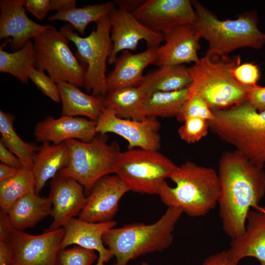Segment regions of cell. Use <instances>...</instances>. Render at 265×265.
Listing matches in <instances>:
<instances>
[{"instance_id": "cell-1", "label": "cell", "mask_w": 265, "mask_h": 265, "mask_svg": "<svg viewBox=\"0 0 265 265\" xmlns=\"http://www.w3.org/2000/svg\"><path fill=\"white\" fill-rule=\"evenodd\" d=\"M221 186L219 215L225 233L231 239L241 236L251 209L261 210L265 195V172L235 150L226 151L218 163Z\"/></svg>"}, {"instance_id": "cell-2", "label": "cell", "mask_w": 265, "mask_h": 265, "mask_svg": "<svg viewBox=\"0 0 265 265\" xmlns=\"http://www.w3.org/2000/svg\"><path fill=\"white\" fill-rule=\"evenodd\" d=\"M169 179L175 186L165 181L159 194L168 207L181 209L191 217H200L218 204L221 186L218 172L213 168L186 161L177 166Z\"/></svg>"}, {"instance_id": "cell-3", "label": "cell", "mask_w": 265, "mask_h": 265, "mask_svg": "<svg viewBox=\"0 0 265 265\" xmlns=\"http://www.w3.org/2000/svg\"><path fill=\"white\" fill-rule=\"evenodd\" d=\"M183 213L181 209L168 207L153 224L134 223L107 230L103 239L116 258L113 265H127L139 256L167 248L173 242L175 225Z\"/></svg>"}, {"instance_id": "cell-4", "label": "cell", "mask_w": 265, "mask_h": 265, "mask_svg": "<svg viewBox=\"0 0 265 265\" xmlns=\"http://www.w3.org/2000/svg\"><path fill=\"white\" fill-rule=\"evenodd\" d=\"M240 63L239 55L206 53L197 62L187 68L192 79L190 94L202 96L212 110L226 108L246 101L251 86L240 83L233 74Z\"/></svg>"}, {"instance_id": "cell-5", "label": "cell", "mask_w": 265, "mask_h": 265, "mask_svg": "<svg viewBox=\"0 0 265 265\" xmlns=\"http://www.w3.org/2000/svg\"><path fill=\"white\" fill-rule=\"evenodd\" d=\"M212 111L214 118L208 121L210 130L254 164L264 168L265 111H257L247 101Z\"/></svg>"}, {"instance_id": "cell-6", "label": "cell", "mask_w": 265, "mask_h": 265, "mask_svg": "<svg viewBox=\"0 0 265 265\" xmlns=\"http://www.w3.org/2000/svg\"><path fill=\"white\" fill-rule=\"evenodd\" d=\"M192 3L197 15L193 25L209 43L206 53L228 55L241 48L260 49L265 45V33L258 27L256 11L239 14L235 20H221L200 2Z\"/></svg>"}, {"instance_id": "cell-7", "label": "cell", "mask_w": 265, "mask_h": 265, "mask_svg": "<svg viewBox=\"0 0 265 265\" xmlns=\"http://www.w3.org/2000/svg\"><path fill=\"white\" fill-rule=\"evenodd\" d=\"M108 138L106 134L97 133L89 142L66 141L69 161L58 173L75 179L90 191L101 178L114 173L115 161L121 151L117 143H108Z\"/></svg>"}, {"instance_id": "cell-8", "label": "cell", "mask_w": 265, "mask_h": 265, "mask_svg": "<svg viewBox=\"0 0 265 265\" xmlns=\"http://www.w3.org/2000/svg\"><path fill=\"white\" fill-rule=\"evenodd\" d=\"M90 34L82 37L74 31L69 24L60 31L77 48V58L87 66L83 86L95 96H104L107 92L106 64L110 54L112 43L109 16L96 23Z\"/></svg>"}, {"instance_id": "cell-9", "label": "cell", "mask_w": 265, "mask_h": 265, "mask_svg": "<svg viewBox=\"0 0 265 265\" xmlns=\"http://www.w3.org/2000/svg\"><path fill=\"white\" fill-rule=\"evenodd\" d=\"M177 165L159 151L142 149L120 152L114 165V174L130 191L159 195L165 179L169 178Z\"/></svg>"}, {"instance_id": "cell-10", "label": "cell", "mask_w": 265, "mask_h": 265, "mask_svg": "<svg viewBox=\"0 0 265 265\" xmlns=\"http://www.w3.org/2000/svg\"><path fill=\"white\" fill-rule=\"evenodd\" d=\"M69 40L54 26L33 39L35 68L46 71L56 83L83 86L87 66L73 54Z\"/></svg>"}, {"instance_id": "cell-11", "label": "cell", "mask_w": 265, "mask_h": 265, "mask_svg": "<svg viewBox=\"0 0 265 265\" xmlns=\"http://www.w3.org/2000/svg\"><path fill=\"white\" fill-rule=\"evenodd\" d=\"M64 233L63 227L36 235L12 228L6 241L8 265H56Z\"/></svg>"}, {"instance_id": "cell-12", "label": "cell", "mask_w": 265, "mask_h": 265, "mask_svg": "<svg viewBox=\"0 0 265 265\" xmlns=\"http://www.w3.org/2000/svg\"><path fill=\"white\" fill-rule=\"evenodd\" d=\"M96 122L97 133L117 134L128 142V149L159 151L160 147V124L157 118L146 117L141 120L122 118L104 108Z\"/></svg>"}, {"instance_id": "cell-13", "label": "cell", "mask_w": 265, "mask_h": 265, "mask_svg": "<svg viewBox=\"0 0 265 265\" xmlns=\"http://www.w3.org/2000/svg\"><path fill=\"white\" fill-rule=\"evenodd\" d=\"M109 15L111 25L110 37L112 47L107 64H114L117 54L124 51H135L141 40L146 42L147 48L159 47L164 40L162 33L151 30L134 16L133 11L118 6Z\"/></svg>"}, {"instance_id": "cell-14", "label": "cell", "mask_w": 265, "mask_h": 265, "mask_svg": "<svg viewBox=\"0 0 265 265\" xmlns=\"http://www.w3.org/2000/svg\"><path fill=\"white\" fill-rule=\"evenodd\" d=\"M145 26L162 34L181 26L193 25L197 15L189 0H147L133 11Z\"/></svg>"}, {"instance_id": "cell-15", "label": "cell", "mask_w": 265, "mask_h": 265, "mask_svg": "<svg viewBox=\"0 0 265 265\" xmlns=\"http://www.w3.org/2000/svg\"><path fill=\"white\" fill-rule=\"evenodd\" d=\"M129 191V187L117 175L110 174L103 177L90 190L78 218L92 223L113 220L120 199Z\"/></svg>"}, {"instance_id": "cell-16", "label": "cell", "mask_w": 265, "mask_h": 265, "mask_svg": "<svg viewBox=\"0 0 265 265\" xmlns=\"http://www.w3.org/2000/svg\"><path fill=\"white\" fill-rule=\"evenodd\" d=\"M83 188L75 179L59 173L52 179L48 197L52 204L53 221L48 230L62 228L79 215L86 202Z\"/></svg>"}, {"instance_id": "cell-17", "label": "cell", "mask_w": 265, "mask_h": 265, "mask_svg": "<svg viewBox=\"0 0 265 265\" xmlns=\"http://www.w3.org/2000/svg\"><path fill=\"white\" fill-rule=\"evenodd\" d=\"M22 0H0V39L11 37L9 47L15 51L52 27L37 24L26 15Z\"/></svg>"}, {"instance_id": "cell-18", "label": "cell", "mask_w": 265, "mask_h": 265, "mask_svg": "<svg viewBox=\"0 0 265 265\" xmlns=\"http://www.w3.org/2000/svg\"><path fill=\"white\" fill-rule=\"evenodd\" d=\"M163 35L165 42L157 49L155 65H181L199 60L197 53L201 38L193 25L181 26Z\"/></svg>"}, {"instance_id": "cell-19", "label": "cell", "mask_w": 265, "mask_h": 265, "mask_svg": "<svg viewBox=\"0 0 265 265\" xmlns=\"http://www.w3.org/2000/svg\"><path fill=\"white\" fill-rule=\"evenodd\" d=\"M96 124V121L80 117L49 116L37 122L33 134L36 140L41 143L58 144L70 139L89 142L97 134Z\"/></svg>"}, {"instance_id": "cell-20", "label": "cell", "mask_w": 265, "mask_h": 265, "mask_svg": "<svg viewBox=\"0 0 265 265\" xmlns=\"http://www.w3.org/2000/svg\"><path fill=\"white\" fill-rule=\"evenodd\" d=\"M116 224V222L114 220L92 223L74 218L63 227L64 233L60 250L76 244L97 251L98 258L95 265H105L114 257V255L105 247L103 235L107 230L115 227Z\"/></svg>"}, {"instance_id": "cell-21", "label": "cell", "mask_w": 265, "mask_h": 265, "mask_svg": "<svg viewBox=\"0 0 265 265\" xmlns=\"http://www.w3.org/2000/svg\"><path fill=\"white\" fill-rule=\"evenodd\" d=\"M228 250L238 262L253 257L259 261V265H265V206L261 210L249 211L244 233L231 239Z\"/></svg>"}, {"instance_id": "cell-22", "label": "cell", "mask_w": 265, "mask_h": 265, "mask_svg": "<svg viewBox=\"0 0 265 265\" xmlns=\"http://www.w3.org/2000/svg\"><path fill=\"white\" fill-rule=\"evenodd\" d=\"M158 47L147 48L137 53L130 51L122 52L115 60L113 70L107 76V91L114 88L138 86L143 78L145 68L155 64Z\"/></svg>"}, {"instance_id": "cell-23", "label": "cell", "mask_w": 265, "mask_h": 265, "mask_svg": "<svg viewBox=\"0 0 265 265\" xmlns=\"http://www.w3.org/2000/svg\"><path fill=\"white\" fill-rule=\"evenodd\" d=\"M66 142L55 144L43 142L32 158V172L35 180V193L38 194L46 183L53 178L69 161Z\"/></svg>"}, {"instance_id": "cell-24", "label": "cell", "mask_w": 265, "mask_h": 265, "mask_svg": "<svg viewBox=\"0 0 265 265\" xmlns=\"http://www.w3.org/2000/svg\"><path fill=\"white\" fill-rule=\"evenodd\" d=\"M62 104V115L85 116L97 121L104 108L103 96L88 95L68 82L57 83Z\"/></svg>"}, {"instance_id": "cell-25", "label": "cell", "mask_w": 265, "mask_h": 265, "mask_svg": "<svg viewBox=\"0 0 265 265\" xmlns=\"http://www.w3.org/2000/svg\"><path fill=\"white\" fill-rule=\"evenodd\" d=\"M52 204L49 197H42L34 192L17 200L7 212L13 228L23 231L34 227L51 215Z\"/></svg>"}, {"instance_id": "cell-26", "label": "cell", "mask_w": 265, "mask_h": 265, "mask_svg": "<svg viewBox=\"0 0 265 265\" xmlns=\"http://www.w3.org/2000/svg\"><path fill=\"white\" fill-rule=\"evenodd\" d=\"M192 82L184 65L162 66L143 76L139 86L146 96L156 92H171L189 87Z\"/></svg>"}, {"instance_id": "cell-27", "label": "cell", "mask_w": 265, "mask_h": 265, "mask_svg": "<svg viewBox=\"0 0 265 265\" xmlns=\"http://www.w3.org/2000/svg\"><path fill=\"white\" fill-rule=\"evenodd\" d=\"M146 96L139 86L112 88L103 96L104 107L120 118L141 120L146 118L142 113Z\"/></svg>"}, {"instance_id": "cell-28", "label": "cell", "mask_w": 265, "mask_h": 265, "mask_svg": "<svg viewBox=\"0 0 265 265\" xmlns=\"http://www.w3.org/2000/svg\"><path fill=\"white\" fill-rule=\"evenodd\" d=\"M189 87L175 91L156 92L146 96L143 104V115L177 117L189 98Z\"/></svg>"}, {"instance_id": "cell-29", "label": "cell", "mask_w": 265, "mask_h": 265, "mask_svg": "<svg viewBox=\"0 0 265 265\" xmlns=\"http://www.w3.org/2000/svg\"><path fill=\"white\" fill-rule=\"evenodd\" d=\"M115 8L114 2L85 5L56 12L50 16L49 21L61 20L67 22L74 29L83 35L88 25L95 23L108 16Z\"/></svg>"}, {"instance_id": "cell-30", "label": "cell", "mask_w": 265, "mask_h": 265, "mask_svg": "<svg viewBox=\"0 0 265 265\" xmlns=\"http://www.w3.org/2000/svg\"><path fill=\"white\" fill-rule=\"evenodd\" d=\"M14 116L0 110V141L20 160L23 168L32 170V158L38 146L24 141L16 133L13 127Z\"/></svg>"}, {"instance_id": "cell-31", "label": "cell", "mask_w": 265, "mask_h": 265, "mask_svg": "<svg viewBox=\"0 0 265 265\" xmlns=\"http://www.w3.org/2000/svg\"><path fill=\"white\" fill-rule=\"evenodd\" d=\"M0 47V72L10 74L21 82L27 83L29 74L35 68V52L33 42L29 40L23 47L13 53Z\"/></svg>"}, {"instance_id": "cell-32", "label": "cell", "mask_w": 265, "mask_h": 265, "mask_svg": "<svg viewBox=\"0 0 265 265\" xmlns=\"http://www.w3.org/2000/svg\"><path fill=\"white\" fill-rule=\"evenodd\" d=\"M35 192V180L32 170L19 169L13 177L0 181V211L7 213L19 199Z\"/></svg>"}, {"instance_id": "cell-33", "label": "cell", "mask_w": 265, "mask_h": 265, "mask_svg": "<svg viewBox=\"0 0 265 265\" xmlns=\"http://www.w3.org/2000/svg\"><path fill=\"white\" fill-rule=\"evenodd\" d=\"M98 258L96 251L77 245L60 250L56 265H92Z\"/></svg>"}, {"instance_id": "cell-34", "label": "cell", "mask_w": 265, "mask_h": 265, "mask_svg": "<svg viewBox=\"0 0 265 265\" xmlns=\"http://www.w3.org/2000/svg\"><path fill=\"white\" fill-rule=\"evenodd\" d=\"M192 117L200 118L208 121L214 118L212 111L206 100L196 93L190 94L183 108L176 118L178 121L183 122L186 119Z\"/></svg>"}, {"instance_id": "cell-35", "label": "cell", "mask_w": 265, "mask_h": 265, "mask_svg": "<svg viewBox=\"0 0 265 265\" xmlns=\"http://www.w3.org/2000/svg\"><path fill=\"white\" fill-rule=\"evenodd\" d=\"M183 122L178 133L181 139L188 143L199 141L206 136L210 130L209 121L204 119L192 117Z\"/></svg>"}, {"instance_id": "cell-36", "label": "cell", "mask_w": 265, "mask_h": 265, "mask_svg": "<svg viewBox=\"0 0 265 265\" xmlns=\"http://www.w3.org/2000/svg\"><path fill=\"white\" fill-rule=\"evenodd\" d=\"M37 88L45 96L56 103L60 102V97L57 83L44 71L32 69L29 76Z\"/></svg>"}, {"instance_id": "cell-37", "label": "cell", "mask_w": 265, "mask_h": 265, "mask_svg": "<svg viewBox=\"0 0 265 265\" xmlns=\"http://www.w3.org/2000/svg\"><path fill=\"white\" fill-rule=\"evenodd\" d=\"M233 74L238 82L249 86L257 85L260 78L259 67L252 63L240 64L234 69Z\"/></svg>"}, {"instance_id": "cell-38", "label": "cell", "mask_w": 265, "mask_h": 265, "mask_svg": "<svg viewBox=\"0 0 265 265\" xmlns=\"http://www.w3.org/2000/svg\"><path fill=\"white\" fill-rule=\"evenodd\" d=\"M25 9L39 20L44 18L51 10L50 0H22Z\"/></svg>"}, {"instance_id": "cell-39", "label": "cell", "mask_w": 265, "mask_h": 265, "mask_svg": "<svg viewBox=\"0 0 265 265\" xmlns=\"http://www.w3.org/2000/svg\"><path fill=\"white\" fill-rule=\"evenodd\" d=\"M246 101L257 111H265V86H261L257 84L251 86Z\"/></svg>"}, {"instance_id": "cell-40", "label": "cell", "mask_w": 265, "mask_h": 265, "mask_svg": "<svg viewBox=\"0 0 265 265\" xmlns=\"http://www.w3.org/2000/svg\"><path fill=\"white\" fill-rule=\"evenodd\" d=\"M238 263L231 257L228 249L209 256L201 265H238Z\"/></svg>"}, {"instance_id": "cell-41", "label": "cell", "mask_w": 265, "mask_h": 265, "mask_svg": "<svg viewBox=\"0 0 265 265\" xmlns=\"http://www.w3.org/2000/svg\"><path fill=\"white\" fill-rule=\"evenodd\" d=\"M0 160L1 162L17 169L23 168L19 159L10 151L0 140Z\"/></svg>"}, {"instance_id": "cell-42", "label": "cell", "mask_w": 265, "mask_h": 265, "mask_svg": "<svg viewBox=\"0 0 265 265\" xmlns=\"http://www.w3.org/2000/svg\"><path fill=\"white\" fill-rule=\"evenodd\" d=\"M13 228L7 213L0 212V241L6 242Z\"/></svg>"}, {"instance_id": "cell-43", "label": "cell", "mask_w": 265, "mask_h": 265, "mask_svg": "<svg viewBox=\"0 0 265 265\" xmlns=\"http://www.w3.org/2000/svg\"><path fill=\"white\" fill-rule=\"evenodd\" d=\"M51 10L57 12L66 11L76 7L75 0H52L50 2Z\"/></svg>"}, {"instance_id": "cell-44", "label": "cell", "mask_w": 265, "mask_h": 265, "mask_svg": "<svg viewBox=\"0 0 265 265\" xmlns=\"http://www.w3.org/2000/svg\"><path fill=\"white\" fill-rule=\"evenodd\" d=\"M19 169L2 163L0 164V181L11 178L16 175Z\"/></svg>"}, {"instance_id": "cell-45", "label": "cell", "mask_w": 265, "mask_h": 265, "mask_svg": "<svg viewBox=\"0 0 265 265\" xmlns=\"http://www.w3.org/2000/svg\"><path fill=\"white\" fill-rule=\"evenodd\" d=\"M9 257L7 243L6 242L0 241V265H8Z\"/></svg>"}, {"instance_id": "cell-46", "label": "cell", "mask_w": 265, "mask_h": 265, "mask_svg": "<svg viewBox=\"0 0 265 265\" xmlns=\"http://www.w3.org/2000/svg\"><path fill=\"white\" fill-rule=\"evenodd\" d=\"M137 265H150L147 262H142L141 264Z\"/></svg>"}]
</instances>
